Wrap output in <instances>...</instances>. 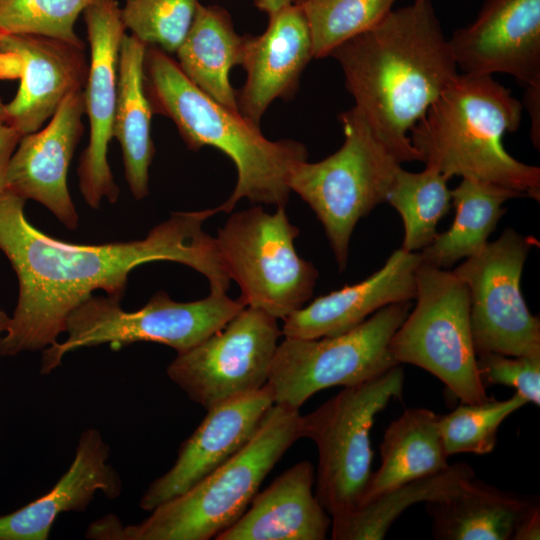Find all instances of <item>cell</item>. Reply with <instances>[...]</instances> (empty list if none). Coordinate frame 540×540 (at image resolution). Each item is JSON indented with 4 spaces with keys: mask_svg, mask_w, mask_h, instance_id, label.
Here are the masks:
<instances>
[{
    "mask_svg": "<svg viewBox=\"0 0 540 540\" xmlns=\"http://www.w3.org/2000/svg\"><path fill=\"white\" fill-rule=\"evenodd\" d=\"M448 42L463 73H503L524 88L540 84V0H484Z\"/></svg>",
    "mask_w": 540,
    "mask_h": 540,
    "instance_id": "16",
    "label": "cell"
},
{
    "mask_svg": "<svg viewBox=\"0 0 540 540\" xmlns=\"http://www.w3.org/2000/svg\"><path fill=\"white\" fill-rule=\"evenodd\" d=\"M198 0H125L121 19L130 34L168 54L177 51L192 23Z\"/></svg>",
    "mask_w": 540,
    "mask_h": 540,
    "instance_id": "33",
    "label": "cell"
},
{
    "mask_svg": "<svg viewBox=\"0 0 540 540\" xmlns=\"http://www.w3.org/2000/svg\"><path fill=\"white\" fill-rule=\"evenodd\" d=\"M380 457V466L372 472L359 504L449 466L440 432V415L427 408L404 410L386 428Z\"/></svg>",
    "mask_w": 540,
    "mask_h": 540,
    "instance_id": "26",
    "label": "cell"
},
{
    "mask_svg": "<svg viewBox=\"0 0 540 540\" xmlns=\"http://www.w3.org/2000/svg\"><path fill=\"white\" fill-rule=\"evenodd\" d=\"M451 178L438 169L426 166L410 172L401 166L396 171L387 200L396 209L404 225L401 248L419 252L437 235V224L452 206Z\"/></svg>",
    "mask_w": 540,
    "mask_h": 540,
    "instance_id": "29",
    "label": "cell"
},
{
    "mask_svg": "<svg viewBox=\"0 0 540 540\" xmlns=\"http://www.w3.org/2000/svg\"><path fill=\"white\" fill-rule=\"evenodd\" d=\"M111 297L92 295L68 317L65 341L42 350L40 372L55 370L63 357L82 347L109 344L111 349L137 342H154L177 351H186L223 328L246 307L243 301L225 294L178 302L165 291L155 293L136 311H125Z\"/></svg>",
    "mask_w": 540,
    "mask_h": 540,
    "instance_id": "7",
    "label": "cell"
},
{
    "mask_svg": "<svg viewBox=\"0 0 540 540\" xmlns=\"http://www.w3.org/2000/svg\"><path fill=\"white\" fill-rule=\"evenodd\" d=\"M524 105L531 119L530 137L534 146L540 148V84L525 87Z\"/></svg>",
    "mask_w": 540,
    "mask_h": 540,
    "instance_id": "37",
    "label": "cell"
},
{
    "mask_svg": "<svg viewBox=\"0 0 540 540\" xmlns=\"http://www.w3.org/2000/svg\"><path fill=\"white\" fill-rule=\"evenodd\" d=\"M483 385L513 387L527 403L540 405V355L510 356L496 352L477 354Z\"/></svg>",
    "mask_w": 540,
    "mask_h": 540,
    "instance_id": "34",
    "label": "cell"
},
{
    "mask_svg": "<svg viewBox=\"0 0 540 540\" xmlns=\"http://www.w3.org/2000/svg\"><path fill=\"white\" fill-rule=\"evenodd\" d=\"M5 34L6 33L0 31V38ZM5 119H6L5 104L0 99V123H5Z\"/></svg>",
    "mask_w": 540,
    "mask_h": 540,
    "instance_id": "40",
    "label": "cell"
},
{
    "mask_svg": "<svg viewBox=\"0 0 540 540\" xmlns=\"http://www.w3.org/2000/svg\"><path fill=\"white\" fill-rule=\"evenodd\" d=\"M10 321V316L0 308V338L5 333Z\"/></svg>",
    "mask_w": 540,
    "mask_h": 540,
    "instance_id": "39",
    "label": "cell"
},
{
    "mask_svg": "<svg viewBox=\"0 0 540 540\" xmlns=\"http://www.w3.org/2000/svg\"><path fill=\"white\" fill-rule=\"evenodd\" d=\"M147 45L125 34L119 53L118 90L112 135L121 147L124 174L136 200L149 194V168L155 153L151 137L154 114L146 93L144 59Z\"/></svg>",
    "mask_w": 540,
    "mask_h": 540,
    "instance_id": "23",
    "label": "cell"
},
{
    "mask_svg": "<svg viewBox=\"0 0 540 540\" xmlns=\"http://www.w3.org/2000/svg\"><path fill=\"white\" fill-rule=\"evenodd\" d=\"M475 477L473 468L459 462L434 474L403 483L363 502L351 510L331 516L334 540H381L394 521L409 507L447 498Z\"/></svg>",
    "mask_w": 540,
    "mask_h": 540,
    "instance_id": "28",
    "label": "cell"
},
{
    "mask_svg": "<svg viewBox=\"0 0 540 540\" xmlns=\"http://www.w3.org/2000/svg\"><path fill=\"white\" fill-rule=\"evenodd\" d=\"M536 238L507 228L452 272L467 286L476 354L540 355V320L521 292V276Z\"/></svg>",
    "mask_w": 540,
    "mask_h": 540,
    "instance_id": "12",
    "label": "cell"
},
{
    "mask_svg": "<svg viewBox=\"0 0 540 540\" xmlns=\"http://www.w3.org/2000/svg\"><path fill=\"white\" fill-rule=\"evenodd\" d=\"M109 453V446L98 430L82 432L69 469L53 488L0 516V540H46L60 514L85 511L98 491L109 499L117 498L122 483L108 462Z\"/></svg>",
    "mask_w": 540,
    "mask_h": 540,
    "instance_id": "21",
    "label": "cell"
},
{
    "mask_svg": "<svg viewBox=\"0 0 540 540\" xmlns=\"http://www.w3.org/2000/svg\"><path fill=\"white\" fill-rule=\"evenodd\" d=\"M330 56L376 136L401 163L421 161L409 133L458 75L431 1L393 9Z\"/></svg>",
    "mask_w": 540,
    "mask_h": 540,
    "instance_id": "2",
    "label": "cell"
},
{
    "mask_svg": "<svg viewBox=\"0 0 540 540\" xmlns=\"http://www.w3.org/2000/svg\"><path fill=\"white\" fill-rule=\"evenodd\" d=\"M420 263L419 252L396 249L366 279L319 296L290 314L283 320L282 335L301 339L335 336L387 305L415 299V276Z\"/></svg>",
    "mask_w": 540,
    "mask_h": 540,
    "instance_id": "20",
    "label": "cell"
},
{
    "mask_svg": "<svg viewBox=\"0 0 540 540\" xmlns=\"http://www.w3.org/2000/svg\"><path fill=\"white\" fill-rule=\"evenodd\" d=\"M94 0H0V31L62 40L80 47L75 23Z\"/></svg>",
    "mask_w": 540,
    "mask_h": 540,
    "instance_id": "32",
    "label": "cell"
},
{
    "mask_svg": "<svg viewBox=\"0 0 540 540\" xmlns=\"http://www.w3.org/2000/svg\"><path fill=\"white\" fill-rule=\"evenodd\" d=\"M404 371L396 365L342 391L301 418L302 437L317 447L315 495L332 516L356 507L372 474L370 432L376 416L402 396Z\"/></svg>",
    "mask_w": 540,
    "mask_h": 540,
    "instance_id": "9",
    "label": "cell"
},
{
    "mask_svg": "<svg viewBox=\"0 0 540 540\" xmlns=\"http://www.w3.org/2000/svg\"><path fill=\"white\" fill-rule=\"evenodd\" d=\"M344 141L318 162H299L289 187L314 211L330 243L339 270L346 268L358 221L386 202L401 162L376 136L353 106L339 115Z\"/></svg>",
    "mask_w": 540,
    "mask_h": 540,
    "instance_id": "6",
    "label": "cell"
},
{
    "mask_svg": "<svg viewBox=\"0 0 540 540\" xmlns=\"http://www.w3.org/2000/svg\"><path fill=\"white\" fill-rule=\"evenodd\" d=\"M305 0H294V4H301L302 2H304Z\"/></svg>",
    "mask_w": 540,
    "mask_h": 540,
    "instance_id": "41",
    "label": "cell"
},
{
    "mask_svg": "<svg viewBox=\"0 0 540 540\" xmlns=\"http://www.w3.org/2000/svg\"><path fill=\"white\" fill-rule=\"evenodd\" d=\"M281 335L276 318L246 306L223 328L177 353L167 375L208 410L267 384Z\"/></svg>",
    "mask_w": 540,
    "mask_h": 540,
    "instance_id": "13",
    "label": "cell"
},
{
    "mask_svg": "<svg viewBox=\"0 0 540 540\" xmlns=\"http://www.w3.org/2000/svg\"><path fill=\"white\" fill-rule=\"evenodd\" d=\"M527 404L518 393L505 400L489 398L478 404L463 403L446 415H440V432L445 451L457 453H490L497 442L502 422Z\"/></svg>",
    "mask_w": 540,
    "mask_h": 540,
    "instance_id": "31",
    "label": "cell"
},
{
    "mask_svg": "<svg viewBox=\"0 0 540 540\" xmlns=\"http://www.w3.org/2000/svg\"><path fill=\"white\" fill-rule=\"evenodd\" d=\"M116 0H94L83 12L90 46L84 85V112L89 141L80 155L79 188L85 202L98 209L104 199L115 203L119 187L108 163L118 90V63L125 27Z\"/></svg>",
    "mask_w": 540,
    "mask_h": 540,
    "instance_id": "14",
    "label": "cell"
},
{
    "mask_svg": "<svg viewBox=\"0 0 540 540\" xmlns=\"http://www.w3.org/2000/svg\"><path fill=\"white\" fill-rule=\"evenodd\" d=\"M523 104L492 75L461 73L409 133L426 166L540 200V168L511 156L502 139L521 125Z\"/></svg>",
    "mask_w": 540,
    "mask_h": 540,
    "instance_id": "4",
    "label": "cell"
},
{
    "mask_svg": "<svg viewBox=\"0 0 540 540\" xmlns=\"http://www.w3.org/2000/svg\"><path fill=\"white\" fill-rule=\"evenodd\" d=\"M145 88L153 113L171 119L190 150L214 147L234 163L237 181L217 206L229 213L241 199L252 204L286 207L294 167L307 160L306 147L291 139L269 140L259 126L199 89L170 54L147 46Z\"/></svg>",
    "mask_w": 540,
    "mask_h": 540,
    "instance_id": "3",
    "label": "cell"
},
{
    "mask_svg": "<svg viewBox=\"0 0 540 540\" xmlns=\"http://www.w3.org/2000/svg\"><path fill=\"white\" fill-rule=\"evenodd\" d=\"M416 305L393 334L394 361L418 366L438 378L463 403L490 397L477 366L466 284L452 271L420 263Z\"/></svg>",
    "mask_w": 540,
    "mask_h": 540,
    "instance_id": "8",
    "label": "cell"
},
{
    "mask_svg": "<svg viewBox=\"0 0 540 540\" xmlns=\"http://www.w3.org/2000/svg\"><path fill=\"white\" fill-rule=\"evenodd\" d=\"M396 0H305L301 6L312 39L313 58H324L344 42L381 22Z\"/></svg>",
    "mask_w": 540,
    "mask_h": 540,
    "instance_id": "30",
    "label": "cell"
},
{
    "mask_svg": "<svg viewBox=\"0 0 540 540\" xmlns=\"http://www.w3.org/2000/svg\"><path fill=\"white\" fill-rule=\"evenodd\" d=\"M475 477L453 495L424 503L438 540H511L518 520L534 502Z\"/></svg>",
    "mask_w": 540,
    "mask_h": 540,
    "instance_id": "25",
    "label": "cell"
},
{
    "mask_svg": "<svg viewBox=\"0 0 540 540\" xmlns=\"http://www.w3.org/2000/svg\"><path fill=\"white\" fill-rule=\"evenodd\" d=\"M315 471L301 461L255 495L242 516L216 540H324L331 516L313 492Z\"/></svg>",
    "mask_w": 540,
    "mask_h": 540,
    "instance_id": "22",
    "label": "cell"
},
{
    "mask_svg": "<svg viewBox=\"0 0 540 540\" xmlns=\"http://www.w3.org/2000/svg\"><path fill=\"white\" fill-rule=\"evenodd\" d=\"M268 17L262 34L243 35L241 66L246 81L237 92L240 114L257 126L274 100L293 98L313 58L310 30L300 5L291 4Z\"/></svg>",
    "mask_w": 540,
    "mask_h": 540,
    "instance_id": "19",
    "label": "cell"
},
{
    "mask_svg": "<svg viewBox=\"0 0 540 540\" xmlns=\"http://www.w3.org/2000/svg\"><path fill=\"white\" fill-rule=\"evenodd\" d=\"M254 4L260 11L270 16L284 7L294 4V0H254Z\"/></svg>",
    "mask_w": 540,
    "mask_h": 540,
    "instance_id": "38",
    "label": "cell"
},
{
    "mask_svg": "<svg viewBox=\"0 0 540 540\" xmlns=\"http://www.w3.org/2000/svg\"><path fill=\"white\" fill-rule=\"evenodd\" d=\"M84 113L82 90L66 96L44 128L21 137L5 177L8 190L42 204L70 230L77 229L79 217L67 175L83 133Z\"/></svg>",
    "mask_w": 540,
    "mask_h": 540,
    "instance_id": "18",
    "label": "cell"
},
{
    "mask_svg": "<svg viewBox=\"0 0 540 540\" xmlns=\"http://www.w3.org/2000/svg\"><path fill=\"white\" fill-rule=\"evenodd\" d=\"M299 233L285 207L269 213L258 205L232 214L218 230L222 262L246 306L284 320L310 300L319 273L298 255Z\"/></svg>",
    "mask_w": 540,
    "mask_h": 540,
    "instance_id": "10",
    "label": "cell"
},
{
    "mask_svg": "<svg viewBox=\"0 0 540 540\" xmlns=\"http://www.w3.org/2000/svg\"><path fill=\"white\" fill-rule=\"evenodd\" d=\"M299 409L274 404L251 440L189 490L140 523L123 526L114 515L93 522L86 538L101 540H209L236 522L265 477L302 437Z\"/></svg>",
    "mask_w": 540,
    "mask_h": 540,
    "instance_id": "5",
    "label": "cell"
},
{
    "mask_svg": "<svg viewBox=\"0 0 540 540\" xmlns=\"http://www.w3.org/2000/svg\"><path fill=\"white\" fill-rule=\"evenodd\" d=\"M273 405V394L266 384L208 409L195 431L181 444L173 466L146 489L140 508L152 511L227 462L251 440Z\"/></svg>",
    "mask_w": 540,
    "mask_h": 540,
    "instance_id": "17",
    "label": "cell"
},
{
    "mask_svg": "<svg viewBox=\"0 0 540 540\" xmlns=\"http://www.w3.org/2000/svg\"><path fill=\"white\" fill-rule=\"evenodd\" d=\"M21 137L15 129L5 123H0V192L6 189L5 177L8 164Z\"/></svg>",
    "mask_w": 540,
    "mask_h": 540,
    "instance_id": "36",
    "label": "cell"
},
{
    "mask_svg": "<svg viewBox=\"0 0 540 540\" xmlns=\"http://www.w3.org/2000/svg\"><path fill=\"white\" fill-rule=\"evenodd\" d=\"M85 47L51 37L5 34L0 38V79H18L5 104V124L21 136L38 131L70 93L83 90L89 62Z\"/></svg>",
    "mask_w": 540,
    "mask_h": 540,
    "instance_id": "15",
    "label": "cell"
},
{
    "mask_svg": "<svg viewBox=\"0 0 540 540\" xmlns=\"http://www.w3.org/2000/svg\"><path fill=\"white\" fill-rule=\"evenodd\" d=\"M451 197L456 209L451 227L437 233L434 240L419 251L422 263L441 269L478 254L505 214L504 203L525 196L498 185L462 178L451 190Z\"/></svg>",
    "mask_w": 540,
    "mask_h": 540,
    "instance_id": "27",
    "label": "cell"
},
{
    "mask_svg": "<svg viewBox=\"0 0 540 540\" xmlns=\"http://www.w3.org/2000/svg\"><path fill=\"white\" fill-rule=\"evenodd\" d=\"M411 306V301L387 305L335 336L285 337L277 346L267 381L274 404L299 409L323 389L355 385L399 365L389 343Z\"/></svg>",
    "mask_w": 540,
    "mask_h": 540,
    "instance_id": "11",
    "label": "cell"
},
{
    "mask_svg": "<svg viewBox=\"0 0 540 540\" xmlns=\"http://www.w3.org/2000/svg\"><path fill=\"white\" fill-rule=\"evenodd\" d=\"M244 36L236 33L229 12L198 2L190 28L175 52L177 64L199 89L239 111L230 72L241 65Z\"/></svg>",
    "mask_w": 540,
    "mask_h": 540,
    "instance_id": "24",
    "label": "cell"
},
{
    "mask_svg": "<svg viewBox=\"0 0 540 540\" xmlns=\"http://www.w3.org/2000/svg\"><path fill=\"white\" fill-rule=\"evenodd\" d=\"M540 539V505L534 501L522 514L511 540Z\"/></svg>",
    "mask_w": 540,
    "mask_h": 540,
    "instance_id": "35",
    "label": "cell"
},
{
    "mask_svg": "<svg viewBox=\"0 0 540 540\" xmlns=\"http://www.w3.org/2000/svg\"><path fill=\"white\" fill-rule=\"evenodd\" d=\"M26 200L0 192V250L18 280V299L0 338V356L44 350L65 333L69 315L95 290L121 301L129 273L137 266L170 261L201 273L210 293L224 294L230 277L204 222L217 207L176 212L143 239L83 245L51 237L29 223Z\"/></svg>",
    "mask_w": 540,
    "mask_h": 540,
    "instance_id": "1",
    "label": "cell"
}]
</instances>
